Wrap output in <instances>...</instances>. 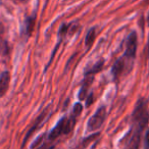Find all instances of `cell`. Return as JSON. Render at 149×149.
I'll return each mask as SVG.
<instances>
[{
  "mask_svg": "<svg viewBox=\"0 0 149 149\" xmlns=\"http://www.w3.org/2000/svg\"><path fill=\"white\" fill-rule=\"evenodd\" d=\"M148 113L146 109V102L144 100H140L137 103L136 107L133 112V131L141 133L145 126L148 123Z\"/></svg>",
  "mask_w": 149,
  "mask_h": 149,
  "instance_id": "obj_1",
  "label": "cell"
},
{
  "mask_svg": "<svg viewBox=\"0 0 149 149\" xmlns=\"http://www.w3.org/2000/svg\"><path fill=\"white\" fill-rule=\"evenodd\" d=\"M106 118V109L104 106L102 107H99L96 112L89 118L87 124V130L89 132H93V131H96L98 129L101 128V126L103 125L104 120H105Z\"/></svg>",
  "mask_w": 149,
  "mask_h": 149,
  "instance_id": "obj_2",
  "label": "cell"
},
{
  "mask_svg": "<svg viewBox=\"0 0 149 149\" xmlns=\"http://www.w3.org/2000/svg\"><path fill=\"white\" fill-rule=\"evenodd\" d=\"M137 34L135 32L129 35L128 39H127V44H126V52H125V56L129 59H132L136 55L137 51Z\"/></svg>",
  "mask_w": 149,
  "mask_h": 149,
  "instance_id": "obj_3",
  "label": "cell"
},
{
  "mask_svg": "<svg viewBox=\"0 0 149 149\" xmlns=\"http://www.w3.org/2000/svg\"><path fill=\"white\" fill-rule=\"evenodd\" d=\"M48 114H49V107H47L45 110H44L43 112H42L41 114H40L39 116L37 118V120H36V122L34 123V125H33V127H32L31 129H30V131L27 133V135H26V137H25V139H24V142H23V146L26 144V142H27V140L30 138V136H31L32 134H33L34 132H35L36 130H37L38 128H39L40 126L42 125V123L44 122V120H46V118L48 116Z\"/></svg>",
  "mask_w": 149,
  "mask_h": 149,
  "instance_id": "obj_4",
  "label": "cell"
},
{
  "mask_svg": "<svg viewBox=\"0 0 149 149\" xmlns=\"http://www.w3.org/2000/svg\"><path fill=\"white\" fill-rule=\"evenodd\" d=\"M65 123H66V118H62L59 122L57 123L55 127L52 129V131L49 133V140H54L57 137H59L61 134H64V129H65Z\"/></svg>",
  "mask_w": 149,
  "mask_h": 149,
  "instance_id": "obj_5",
  "label": "cell"
},
{
  "mask_svg": "<svg viewBox=\"0 0 149 149\" xmlns=\"http://www.w3.org/2000/svg\"><path fill=\"white\" fill-rule=\"evenodd\" d=\"M9 82H10V74L5 70L0 74V97H2L8 90Z\"/></svg>",
  "mask_w": 149,
  "mask_h": 149,
  "instance_id": "obj_6",
  "label": "cell"
},
{
  "mask_svg": "<svg viewBox=\"0 0 149 149\" xmlns=\"http://www.w3.org/2000/svg\"><path fill=\"white\" fill-rule=\"evenodd\" d=\"M124 66H125L124 58H120V59L116 60V63H114L113 66H112V70H111V72L114 77H118V74H120V72H122L123 70H124Z\"/></svg>",
  "mask_w": 149,
  "mask_h": 149,
  "instance_id": "obj_7",
  "label": "cell"
},
{
  "mask_svg": "<svg viewBox=\"0 0 149 149\" xmlns=\"http://www.w3.org/2000/svg\"><path fill=\"white\" fill-rule=\"evenodd\" d=\"M95 36H96V32H95V29H90L89 32L87 33L86 35V38H85V45L87 48H89L90 46L93 44L94 40H95Z\"/></svg>",
  "mask_w": 149,
  "mask_h": 149,
  "instance_id": "obj_8",
  "label": "cell"
},
{
  "mask_svg": "<svg viewBox=\"0 0 149 149\" xmlns=\"http://www.w3.org/2000/svg\"><path fill=\"white\" fill-rule=\"evenodd\" d=\"M91 79H87L85 81V83H84V85L82 86L81 90H80V93H79V98L80 99H84V98H86V94H87V90L88 88H89L90 84H91Z\"/></svg>",
  "mask_w": 149,
  "mask_h": 149,
  "instance_id": "obj_9",
  "label": "cell"
},
{
  "mask_svg": "<svg viewBox=\"0 0 149 149\" xmlns=\"http://www.w3.org/2000/svg\"><path fill=\"white\" fill-rule=\"evenodd\" d=\"M34 21H35V19L34 17H29V19L26 21L25 23V33L27 34V35H30L32 32V30H33V27H34Z\"/></svg>",
  "mask_w": 149,
  "mask_h": 149,
  "instance_id": "obj_10",
  "label": "cell"
},
{
  "mask_svg": "<svg viewBox=\"0 0 149 149\" xmlns=\"http://www.w3.org/2000/svg\"><path fill=\"white\" fill-rule=\"evenodd\" d=\"M102 65H103V61H99L98 63H96L95 65H94V68H92L91 70H89V72H86V74H95V72H97L98 70H100L102 68Z\"/></svg>",
  "mask_w": 149,
  "mask_h": 149,
  "instance_id": "obj_11",
  "label": "cell"
},
{
  "mask_svg": "<svg viewBox=\"0 0 149 149\" xmlns=\"http://www.w3.org/2000/svg\"><path fill=\"white\" fill-rule=\"evenodd\" d=\"M81 111H82V105L80 103L76 104V105H74V116H79V114L81 113Z\"/></svg>",
  "mask_w": 149,
  "mask_h": 149,
  "instance_id": "obj_12",
  "label": "cell"
},
{
  "mask_svg": "<svg viewBox=\"0 0 149 149\" xmlns=\"http://www.w3.org/2000/svg\"><path fill=\"white\" fill-rule=\"evenodd\" d=\"M144 149H149V130L145 134L144 138Z\"/></svg>",
  "mask_w": 149,
  "mask_h": 149,
  "instance_id": "obj_13",
  "label": "cell"
},
{
  "mask_svg": "<svg viewBox=\"0 0 149 149\" xmlns=\"http://www.w3.org/2000/svg\"><path fill=\"white\" fill-rule=\"evenodd\" d=\"M54 147L53 146H42V147H39L37 149H53Z\"/></svg>",
  "mask_w": 149,
  "mask_h": 149,
  "instance_id": "obj_14",
  "label": "cell"
},
{
  "mask_svg": "<svg viewBox=\"0 0 149 149\" xmlns=\"http://www.w3.org/2000/svg\"><path fill=\"white\" fill-rule=\"evenodd\" d=\"M13 1H15V2H17V3H25V2H27L28 0H13Z\"/></svg>",
  "mask_w": 149,
  "mask_h": 149,
  "instance_id": "obj_15",
  "label": "cell"
}]
</instances>
